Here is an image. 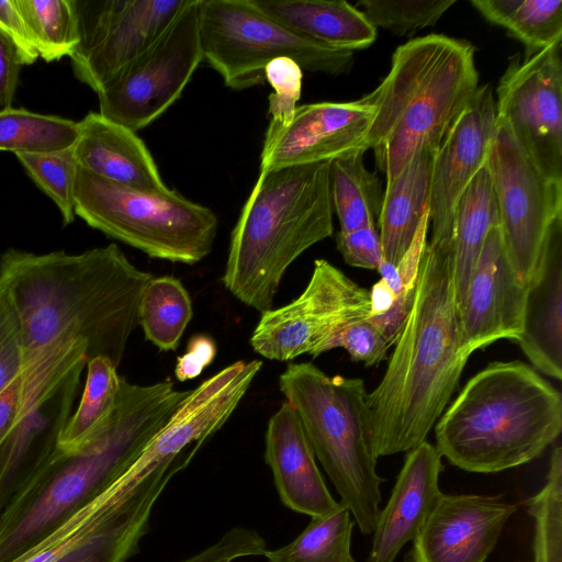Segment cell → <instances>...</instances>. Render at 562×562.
<instances>
[{
	"label": "cell",
	"instance_id": "cb8c5ba5",
	"mask_svg": "<svg viewBox=\"0 0 562 562\" xmlns=\"http://www.w3.org/2000/svg\"><path fill=\"white\" fill-rule=\"evenodd\" d=\"M183 469L179 463L156 467L134 485L103 527L56 562H126L137 554L156 501Z\"/></svg>",
	"mask_w": 562,
	"mask_h": 562
},
{
	"label": "cell",
	"instance_id": "d6986e66",
	"mask_svg": "<svg viewBox=\"0 0 562 562\" xmlns=\"http://www.w3.org/2000/svg\"><path fill=\"white\" fill-rule=\"evenodd\" d=\"M527 285L513 272L499 226L488 232L460 307V349L468 358L501 340L517 341L522 331Z\"/></svg>",
	"mask_w": 562,
	"mask_h": 562
},
{
	"label": "cell",
	"instance_id": "60d3db41",
	"mask_svg": "<svg viewBox=\"0 0 562 562\" xmlns=\"http://www.w3.org/2000/svg\"><path fill=\"white\" fill-rule=\"evenodd\" d=\"M266 540L251 528L233 527L215 543L181 562H233L235 559L263 555Z\"/></svg>",
	"mask_w": 562,
	"mask_h": 562
},
{
	"label": "cell",
	"instance_id": "8992f818",
	"mask_svg": "<svg viewBox=\"0 0 562 562\" xmlns=\"http://www.w3.org/2000/svg\"><path fill=\"white\" fill-rule=\"evenodd\" d=\"M330 161L260 171L231 234L225 288L260 314L286 269L334 232Z\"/></svg>",
	"mask_w": 562,
	"mask_h": 562
},
{
	"label": "cell",
	"instance_id": "836d02e7",
	"mask_svg": "<svg viewBox=\"0 0 562 562\" xmlns=\"http://www.w3.org/2000/svg\"><path fill=\"white\" fill-rule=\"evenodd\" d=\"M38 56L45 61L71 57L79 44L75 0H15Z\"/></svg>",
	"mask_w": 562,
	"mask_h": 562
},
{
	"label": "cell",
	"instance_id": "e575fe53",
	"mask_svg": "<svg viewBox=\"0 0 562 562\" xmlns=\"http://www.w3.org/2000/svg\"><path fill=\"white\" fill-rule=\"evenodd\" d=\"M524 504L533 519V562H562L561 446L551 453L544 485Z\"/></svg>",
	"mask_w": 562,
	"mask_h": 562
},
{
	"label": "cell",
	"instance_id": "3957f363",
	"mask_svg": "<svg viewBox=\"0 0 562 562\" xmlns=\"http://www.w3.org/2000/svg\"><path fill=\"white\" fill-rule=\"evenodd\" d=\"M190 391L122 378L106 417L71 450L59 449L0 514V562H12L117 481Z\"/></svg>",
	"mask_w": 562,
	"mask_h": 562
},
{
	"label": "cell",
	"instance_id": "7a4b0ae2",
	"mask_svg": "<svg viewBox=\"0 0 562 562\" xmlns=\"http://www.w3.org/2000/svg\"><path fill=\"white\" fill-rule=\"evenodd\" d=\"M387 368L368 393L378 458L426 440L447 408L468 357L460 349L452 243L426 244L414 296Z\"/></svg>",
	"mask_w": 562,
	"mask_h": 562
},
{
	"label": "cell",
	"instance_id": "74e56055",
	"mask_svg": "<svg viewBox=\"0 0 562 562\" xmlns=\"http://www.w3.org/2000/svg\"><path fill=\"white\" fill-rule=\"evenodd\" d=\"M266 81L273 88L269 95V126L281 127L293 117L301 98L303 70L291 58L279 57L265 68Z\"/></svg>",
	"mask_w": 562,
	"mask_h": 562
},
{
	"label": "cell",
	"instance_id": "d4e9b609",
	"mask_svg": "<svg viewBox=\"0 0 562 562\" xmlns=\"http://www.w3.org/2000/svg\"><path fill=\"white\" fill-rule=\"evenodd\" d=\"M263 13L288 29L330 48L353 52L371 46L376 29L347 1L252 0Z\"/></svg>",
	"mask_w": 562,
	"mask_h": 562
},
{
	"label": "cell",
	"instance_id": "4316f807",
	"mask_svg": "<svg viewBox=\"0 0 562 562\" xmlns=\"http://www.w3.org/2000/svg\"><path fill=\"white\" fill-rule=\"evenodd\" d=\"M496 225H498L496 199L486 161L462 193L454 211L452 272L454 297L459 311L485 238Z\"/></svg>",
	"mask_w": 562,
	"mask_h": 562
},
{
	"label": "cell",
	"instance_id": "5bb4252c",
	"mask_svg": "<svg viewBox=\"0 0 562 562\" xmlns=\"http://www.w3.org/2000/svg\"><path fill=\"white\" fill-rule=\"evenodd\" d=\"M189 0H75V77L98 93L168 29Z\"/></svg>",
	"mask_w": 562,
	"mask_h": 562
},
{
	"label": "cell",
	"instance_id": "7bdbcfd3",
	"mask_svg": "<svg viewBox=\"0 0 562 562\" xmlns=\"http://www.w3.org/2000/svg\"><path fill=\"white\" fill-rule=\"evenodd\" d=\"M0 34L14 47L23 66L40 57L15 0H0Z\"/></svg>",
	"mask_w": 562,
	"mask_h": 562
},
{
	"label": "cell",
	"instance_id": "f546056e",
	"mask_svg": "<svg viewBox=\"0 0 562 562\" xmlns=\"http://www.w3.org/2000/svg\"><path fill=\"white\" fill-rule=\"evenodd\" d=\"M193 315L190 295L175 277H153L139 301L138 324L161 351H173Z\"/></svg>",
	"mask_w": 562,
	"mask_h": 562
},
{
	"label": "cell",
	"instance_id": "9a60e30c",
	"mask_svg": "<svg viewBox=\"0 0 562 562\" xmlns=\"http://www.w3.org/2000/svg\"><path fill=\"white\" fill-rule=\"evenodd\" d=\"M561 44L510 59L496 88V120L540 172L562 182Z\"/></svg>",
	"mask_w": 562,
	"mask_h": 562
},
{
	"label": "cell",
	"instance_id": "7402d4cb",
	"mask_svg": "<svg viewBox=\"0 0 562 562\" xmlns=\"http://www.w3.org/2000/svg\"><path fill=\"white\" fill-rule=\"evenodd\" d=\"M516 342L540 372L562 379V217L551 225L527 288L522 331Z\"/></svg>",
	"mask_w": 562,
	"mask_h": 562
},
{
	"label": "cell",
	"instance_id": "ffe728a7",
	"mask_svg": "<svg viewBox=\"0 0 562 562\" xmlns=\"http://www.w3.org/2000/svg\"><path fill=\"white\" fill-rule=\"evenodd\" d=\"M441 456L434 445L425 440L407 451L390 498L379 512L366 562H395L402 548L416 538L441 495Z\"/></svg>",
	"mask_w": 562,
	"mask_h": 562
},
{
	"label": "cell",
	"instance_id": "2e32d148",
	"mask_svg": "<svg viewBox=\"0 0 562 562\" xmlns=\"http://www.w3.org/2000/svg\"><path fill=\"white\" fill-rule=\"evenodd\" d=\"M374 115L367 94L350 102H318L295 109L281 127L268 126L260 171L333 161L367 151L366 138Z\"/></svg>",
	"mask_w": 562,
	"mask_h": 562
},
{
	"label": "cell",
	"instance_id": "d590c367",
	"mask_svg": "<svg viewBox=\"0 0 562 562\" xmlns=\"http://www.w3.org/2000/svg\"><path fill=\"white\" fill-rule=\"evenodd\" d=\"M32 181L58 207L64 225L75 220V181L78 164L74 145L50 153L15 154Z\"/></svg>",
	"mask_w": 562,
	"mask_h": 562
},
{
	"label": "cell",
	"instance_id": "d6a6232c",
	"mask_svg": "<svg viewBox=\"0 0 562 562\" xmlns=\"http://www.w3.org/2000/svg\"><path fill=\"white\" fill-rule=\"evenodd\" d=\"M88 371L77 411L70 416L58 448L71 450L106 417L117 398L122 378L117 367L105 357L87 360Z\"/></svg>",
	"mask_w": 562,
	"mask_h": 562
},
{
	"label": "cell",
	"instance_id": "ee69618b",
	"mask_svg": "<svg viewBox=\"0 0 562 562\" xmlns=\"http://www.w3.org/2000/svg\"><path fill=\"white\" fill-rule=\"evenodd\" d=\"M216 356L215 341L205 335H196L188 342L187 351L177 359L176 378L184 382L200 375Z\"/></svg>",
	"mask_w": 562,
	"mask_h": 562
},
{
	"label": "cell",
	"instance_id": "4dcf8cb0",
	"mask_svg": "<svg viewBox=\"0 0 562 562\" xmlns=\"http://www.w3.org/2000/svg\"><path fill=\"white\" fill-rule=\"evenodd\" d=\"M352 528L351 513L339 502L329 514L311 517L293 541L263 555L267 562H357L350 550Z\"/></svg>",
	"mask_w": 562,
	"mask_h": 562
},
{
	"label": "cell",
	"instance_id": "603a6c76",
	"mask_svg": "<svg viewBox=\"0 0 562 562\" xmlns=\"http://www.w3.org/2000/svg\"><path fill=\"white\" fill-rule=\"evenodd\" d=\"M78 127L74 144L78 167L143 191L165 192L169 189L136 132L93 111L78 122Z\"/></svg>",
	"mask_w": 562,
	"mask_h": 562
},
{
	"label": "cell",
	"instance_id": "30bf717a",
	"mask_svg": "<svg viewBox=\"0 0 562 562\" xmlns=\"http://www.w3.org/2000/svg\"><path fill=\"white\" fill-rule=\"evenodd\" d=\"M86 363L79 340L55 341L25 360L21 411L0 446V514L58 450Z\"/></svg>",
	"mask_w": 562,
	"mask_h": 562
},
{
	"label": "cell",
	"instance_id": "ac0fdd59",
	"mask_svg": "<svg viewBox=\"0 0 562 562\" xmlns=\"http://www.w3.org/2000/svg\"><path fill=\"white\" fill-rule=\"evenodd\" d=\"M516 510L499 495L441 493L405 562H485Z\"/></svg>",
	"mask_w": 562,
	"mask_h": 562
},
{
	"label": "cell",
	"instance_id": "7c38bea8",
	"mask_svg": "<svg viewBox=\"0 0 562 562\" xmlns=\"http://www.w3.org/2000/svg\"><path fill=\"white\" fill-rule=\"evenodd\" d=\"M487 164L504 251L519 282L528 286L549 229L562 217V182L544 177L497 120Z\"/></svg>",
	"mask_w": 562,
	"mask_h": 562
},
{
	"label": "cell",
	"instance_id": "bcb514c9",
	"mask_svg": "<svg viewBox=\"0 0 562 562\" xmlns=\"http://www.w3.org/2000/svg\"><path fill=\"white\" fill-rule=\"evenodd\" d=\"M22 374V373H21ZM0 393V446L14 426L22 406V376Z\"/></svg>",
	"mask_w": 562,
	"mask_h": 562
},
{
	"label": "cell",
	"instance_id": "5b68a950",
	"mask_svg": "<svg viewBox=\"0 0 562 562\" xmlns=\"http://www.w3.org/2000/svg\"><path fill=\"white\" fill-rule=\"evenodd\" d=\"M479 87L475 48L443 34L398 46L389 74L367 94L374 115L366 138L386 183L420 151H437Z\"/></svg>",
	"mask_w": 562,
	"mask_h": 562
},
{
	"label": "cell",
	"instance_id": "f35d334b",
	"mask_svg": "<svg viewBox=\"0 0 562 562\" xmlns=\"http://www.w3.org/2000/svg\"><path fill=\"white\" fill-rule=\"evenodd\" d=\"M24 351L18 315L0 283V393L20 376Z\"/></svg>",
	"mask_w": 562,
	"mask_h": 562
},
{
	"label": "cell",
	"instance_id": "e0dca14e",
	"mask_svg": "<svg viewBox=\"0 0 562 562\" xmlns=\"http://www.w3.org/2000/svg\"><path fill=\"white\" fill-rule=\"evenodd\" d=\"M496 133V103L490 83L479 86L436 151L429 196L430 240L452 243L456 206L486 164Z\"/></svg>",
	"mask_w": 562,
	"mask_h": 562
},
{
	"label": "cell",
	"instance_id": "484cf974",
	"mask_svg": "<svg viewBox=\"0 0 562 562\" xmlns=\"http://www.w3.org/2000/svg\"><path fill=\"white\" fill-rule=\"evenodd\" d=\"M436 151L418 153L386 183L378 218L383 260L396 266L408 250L425 214L429 211L431 172Z\"/></svg>",
	"mask_w": 562,
	"mask_h": 562
},
{
	"label": "cell",
	"instance_id": "277c9868",
	"mask_svg": "<svg viewBox=\"0 0 562 562\" xmlns=\"http://www.w3.org/2000/svg\"><path fill=\"white\" fill-rule=\"evenodd\" d=\"M561 430V393L522 361H495L443 411L435 447L461 470L495 473L538 458Z\"/></svg>",
	"mask_w": 562,
	"mask_h": 562
},
{
	"label": "cell",
	"instance_id": "8fae6325",
	"mask_svg": "<svg viewBox=\"0 0 562 562\" xmlns=\"http://www.w3.org/2000/svg\"><path fill=\"white\" fill-rule=\"evenodd\" d=\"M370 316V290L327 260L317 259L306 288L295 300L261 314L250 345L270 360L317 357L337 348L349 325Z\"/></svg>",
	"mask_w": 562,
	"mask_h": 562
},
{
	"label": "cell",
	"instance_id": "4fadbf2b",
	"mask_svg": "<svg viewBox=\"0 0 562 562\" xmlns=\"http://www.w3.org/2000/svg\"><path fill=\"white\" fill-rule=\"evenodd\" d=\"M198 1L97 93L102 116L138 132L180 98L203 60Z\"/></svg>",
	"mask_w": 562,
	"mask_h": 562
},
{
	"label": "cell",
	"instance_id": "44dd1931",
	"mask_svg": "<svg viewBox=\"0 0 562 562\" xmlns=\"http://www.w3.org/2000/svg\"><path fill=\"white\" fill-rule=\"evenodd\" d=\"M265 442V461L284 506L310 517L329 514L338 507L339 502L325 484L297 414L286 401L270 417Z\"/></svg>",
	"mask_w": 562,
	"mask_h": 562
},
{
	"label": "cell",
	"instance_id": "6da1fadb",
	"mask_svg": "<svg viewBox=\"0 0 562 562\" xmlns=\"http://www.w3.org/2000/svg\"><path fill=\"white\" fill-rule=\"evenodd\" d=\"M153 277L115 244L80 254L7 249L0 283L19 318L24 362L55 341L79 340L87 360L105 357L119 367Z\"/></svg>",
	"mask_w": 562,
	"mask_h": 562
},
{
	"label": "cell",
	"instance_id": "ab89813d",
	"mask_svg": "<svg viewBox=\"0 0 562 562\" xmlns=\"http://www.w3.org/2000/svg\"><path fill=\"white\" fill-rule=\"evenodd\" d=\"M395 342L370 318L349 325L340 335L337 348L347 350L350 358L367 367L379 364Z\"/></svg>",
	"mask_w": 562,
	"mask_h": 562
},
{
	"label": "cell",
	"instance_id": "f6af8a7d",
	"mask_svg": "<svg viewBox=\"0 0 562 562\" xmlns=\"http://www.w3.org/2000/svg\"><path fill=\"white\" fill-rule=\"evenodd\" d=\"M22 66L14 47L0 34V110L11 106Z\"/></svg>",
	"mask_w": 562,
	"mask_h": 562
},
{
	"label": "cell",
	"instance_id": "ba28073f",
	"mask_svg": "<svg viewBox=\"0 0 562 562\" xmlns=\"http://www.w3.org/2000/svg\"><path fill=\"white\" fill-rule=\"evenodd\" d=\"M75 214L89 226L151 258L194 265L213 249L217 216L176 190L150 192L78 167Z\"/></svg>",
	"mask_w": 562,
	"mask_h": 562
},
{
	"label": "cell",
	"instance_id": "b9f144b4",
	"mask_svg": "<svg viewBox=\"0 0 562 562\" xmlns=\"http://www.w3.org/2000/svg\"><path fill=\"white\" fill-rule=\"evenodd\" d=\"M336 245L344 260L352 267L376 270L383 259L375 225L347 233L339 231L336 235Z\"/></svg>",
	"mask_w": 562,
	"mask_h": 562
},
{
	"label": "cell",
	"instance_id": "52a82bcc",
	"mask_svg": "<svg viewBox=\"0 0 562 562\" xmlns=\"http://www.w3.org/2000/svg\"><path fill=\"white\" fill-rule=\"evenodd\" d=\"M279 387L363 535H372L381 503L368 392L362 379L329 376L311 362L290 363Z\"/></svg>",
	"mask_w": 562,
	"mask_h": 562
},
{
	"label": "cell",
	"instance_id": "83f0119b",
	"mask_svg": "<svg viewBox=\"0 0 562 562\" xmlns=\"http://www.w3.org/2000/svg\"><path fill=\"white\" fill-rule=\"evenodd\" d=\"M490 23L498 25L525 46V59L562 40L561 0H471Z\"/></svg>",
	"mask_w": 562,
	"mask_h": 562
},
{
	"label": "cell",
	"instance_id": "9c48e42d",
	"mask_svg": "<svg viewBox=\"0 0 562 562\" xmlns=\"http://www.w3.org/2000/svg\"><path fill=\"white\" fill-rule=\"evenodd\" d=\"M198 13L203 60L233 90L262 85L266 66L279 57L311 72L339 76L352 69L353 52L330 48L288 29L252 0H199Z\"/></svg>",
	"mask_w": 562,
	"mask_h": 562
},
{
	"label": "cell",
	"instance_id": "f1b7e54d",
	"mask_svg": "<svg viewBox=\"0 0 562 562\" xmlns=\"http://www.w3.org/2000/svg\"><path fill=\"white\" fill-rule=\"evenodd\" d=\"M363 155L364 151H356L329 164L333 211L344 233L375 225L381 211L382 183L366 168Z\"/></svg>",
	"mask_w": 562,
	"mask_h": 562
},
{
	"label": "cell",
	"instance_id": "8d00e7d4",
	"mask_svg": "<svg viewBox=\"0 0 562 562\" xmlns=\"http://www.w3.org/2000/svg\"><path fill=\"white\" fill-rule=\"evenodd\" d=\"M454 3L456 0H360L355 7L361 8L375 29L406 36L435 25Z\"/></svg>",
	"mask_w": 562,
	"mask_h": 562
},
{
	"label": "cell",
	"instance_id": "1f68e13d",
	"mask_svg": "<svg viewBox=\"0 0 562 562\" xmlns=\"http://www.w3.org/2000/svg\"><path fill=\"white\" fill-rule=\"evenodd\" d=\"M78 122L25 109L0 110V151L50 153L72 146Z\"/></svg>",
	"mask_w": 562,
	"mask_h": 562
}]
</instances>
